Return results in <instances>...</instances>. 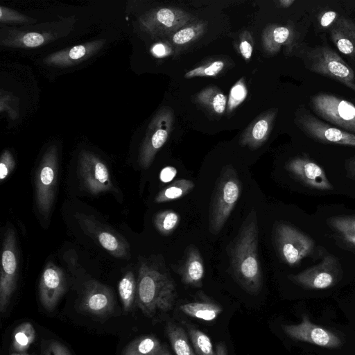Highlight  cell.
I'll use <instances>...</instances> for the list:
<instances>
[{"label":"cell","instance_id":"6da1fadb","mask_svg":"<svg viewBox=\"0 0 355 355\" xmlns=\"http://www.w3.org/2000/svg\"><path fill=\"white\" fill-rule=\"evenodd\" d=\"M258 225L252 209L243 223L231 250V264L239 283L248 293H259L262 284L257 254Z\"/></svg>","mask_w":355,"mask_h":355},{"label":"cell","instance_id":"7a4b0ae2","mask_svg":"<svg viewBox=\"0 0 355 355\" xmlns=\"http://www.w3.org/2000/svg\"><path fill=\"white\" fill-rule=\"evenodd\" d=\"M137 304L147 316L157 312L172 309L177 292L170 276L155 266L146 262L141 263L137 288Z\"/></svg>","mask_w":355,"mask_h":355},{"label":"cell","instance_id":"3957f363","mask_svg":"<svg viewBox=\"0 0 355 355\" xmlns=\"http://www.w3.org/2000/svg\"><path fill=\"white\" fill-rule=\"evenodd\" d=\"M242 185L236 172L232 166L220 173L211 200L209 231L220 232L228 219L241 193Z\"/></svg>","mask_w":355,"mask_h":355},{"label":"cell","instance_id":"277c9868","mask_svg":"<svg viewBox=\"0 0 355 355\" xmlns=\"http://www.w3.org/2000/svg\"><path fill=\"white\" fill-rule=\"evenodd\" d=\"M303 60L309 71L335 80L355 92V72L331 47L308 46Z\"/></svg>","mask_w":355,"mask_h":355},{"label":"cell","instance_id":"5b68a950","mask_svg":"<svg viewBox=\"0 0 355 355\" xmlns=\"http://www.w3.org/2000/svg\"><path fill=\"white\" fill-rule=\"evenodd\" d=\"M309 106L320 118L343 130L355 134V104L332 94L320 92L310 97Z\"/></svg>","mask_w":355,"mask_h":355},{"label":"cell","instance_id":"8992f818","mask_svg":"<svg viewBox=\"0 0 355 355\" xmlns=\"http://www.w3.org/2000/svg\"><path fill=\"white\" fill-rule=\"evenodd\" d=\"M58 153L55 148L44 155L37 168L35 198L40 213L44 217L51 214L55 201L58 182Z\"/></svg>","mask_w":355,"mask_h":355},{"label":"cell","instance_id":"52a82bcc","mask_svg":"<svg viewBox=\"0 0 355 355\" xmlns=\"http://www.w3.org/2000/svg\"><path fill=\"white\" fill-rule=\"evenodd\" d=\"M18 255L15 233L9 227L4 234L0 275V311L7 309L16 288L18 277Z\"/></svg>","mask_w":355,"mask_h":355},{"label":"cell","instance_id":"ba28073f","mask_svg":"<svg viewBox=\"0 0 355 355\" xmlns=\"http://www.w3.org/2000/svg\"><path fill=\"white\" fill-rule=\"evenodd\" d=\"M275 239L281 258L290 266L298 263L313 249V241L310 237L288 224L277 225Z\"/></svg>","mask_w":355,"mask_h":355},{"label":"cell","instance_id":"9c48e42d","mask_svg":"<svg viewBox=\"0 0 355 355\" xmlns=\"http://www.w3.org/2000/svg\"><path fill=\"white\" fill-rule=\"evenodd\" d=\"M297 123L300 129L315 141L328 144L355 147V134L351 133L320 120L309 110H302Z\"/></svg>","mask_w":355,"mask_h":355},{"label":"cell","instance_id":"30bf717a","mask_svg":"<svg viewBox=\"0 0 355 355\" xmlns=\"http://www.w3.org/2000/svg\"><path fill=\"white\" fill-rule=\"evenodd\" d=\"M78 175L84 188L93 195L115 191L107 166L90 152L80 153Z\"/></svg>","mask_w":355,"mask_h":355},{"label":"cell","instance_id":"8fae6325","mask_svg":"<svg viewBox=\"0 0 355 355\" xmlns=\"http://www.w3.org/2000/svg\"><path fill=\"white\" fill-rule=\"evenodd\" d=\"M76 217L82 230L96 240L110 254L120 259L130 257V245L121 235L92 216L78 214Z\"/></svg>","mask_w":355,"mask_h":355},{"label":"cell","instance_id":"7c38bea8","mask_svg":"<svg viewBox=\"0 0 355 355\" xmlns=\"http://www.w3.org/2000/svg\"><path fill=\"white\" fill-rule=\"evenodd\" d=\"M338 263L336 258L329 255L318 265L290 276L291 280L307 289H325L338 281Z\"/></svg>","mask_w":355,"mask_h":355},{"label":"cell","instance_id":"4fadbf2b","mask_svg":"<svg viewBox=\"0 0 355 355\" xmlns=\"http://www.w3.org/2000/svg\"><path fill=\"white\" fill-rule=\"evenodd\" d=\"M284 333L293 339L327 348H336L342 345L340 337L334 332L311 322L304 315L300 323L282 325Z\"/></svg>","mask_w":355,"mask_h":355},{"label":"cell","instance_id":"5bb4252c","mask_svg":"<svg viewBox=\"0 0 355 355\" xmlns=\"http://www.w3.org/2000/svg\"><path fill=\"white\" fill-rule=\"evenodd\" d=\"M66 281L62 268L52 262L46 264L42 271L39 295L44 308L52 311L65 291Z\"/></svg>","mask_w":355,"mask_h":355},{"label":"cell","instance_id":"9a60e30c","mask_svg":"<svg viewBox=\"0 0 355 355\" xmlns=\"http://www.w3.org/2000/svg\"><path fill=\"white\" fill-rule=\"evenodd\" d=\"M286 169L295 178L311 188L328 191L333 189L323 169L306 157H296L286 164Z\"/></svg>","mask_w":355,"mask_h":355},{"label":"cell","instance_id":"2e32d148","mask_svg":"<svg viewBox=\"0 0 355 355\" xmlns=\"http://www.w3.org/2000/svg\"><path fill=\"white\" fill-rule=\"evenodd\" d=\"M114 306V296L109 287L97 282H92L86 285L80 303L84 311L105 315L113 310Z\"/></svg>","mask_w":355,"mask_h":355},{"label":"cell","instance_id":"e0dca14e","mask_svg":"<svg viewBox=\"0 0 355 355\" xmlns=\"http://www.w3.org/2000/svg\"><path fill=\"white\" fill-rule=\"evenodd\" d=\"M175 270L185 285L196 288L202 286L205 273L204 264L200 253L196 246L191 245L187 248L184 259Z\"/></svg>","mask_w":355,"mask_h":355},{"label":"cell","instance_id":"ac0fdd59","mask_svg":"<svg viewBox=\"0 0 355 355\" xmlns=\"http://www.w3.org/2000/svg\"><path fill=\"white\" fill-rule=\"evenodd\" d=\"M329 30L331 40L336 49L355 62V22L340 16Z\"/></svg>","mask_w":355,"mask_h":355},{"label":"cell","instance_id":"d6986e66","mask_svg":"<svg viewBox=\"0 0 355 355\" xmlns=\"http://www.w3.org/2000/svg\"><path fill=\"white\" fill-rule=\"evenodd\" d=\"M180 309L184 314L205 321L215 320L222 312L221 306L209 302H190L181 305Z\"/></svg>","mask_w":355,"mask_h":355},{"label":"cell","instance_id":"ffe728a7","mask_svg":"<svg viewBox=\"0 0 355 355\" xmlns=\"http://www.w3.org/2000/svg\"><path fill=\"white\" fill-rule=\"evenodd\" d=\"M162 346L153 336H143L129 343L123 349V355H155Z\"/></svg>","mask_w":355,"mask_h":355},{"label":"cell","instance_id":"44dd1931","mask_svg":"<svg viewBox=\"0 0 355 355\" xmlns=\"http://www.w3.org/2000/svg\"><path fill=\"white\" fill-rule=\"evenodd\" d=\"M193 187V182L189 180H177L162 189L155 196V202L163 203L181 198L188 194Z\"/></svg>","mask_w":355,"mask_h":355},{"label":"cell","instance_id":"7402d4cb","mask_svg":"<svg viewBox=\"0 0 355 355\" xmlns=\"http://www.w3.org/2000/svg\"><path fill=\"white\" fill-rule=\"evenodd\" d=\"M166 332L176 355H196L182 327L169 322Z\"/></svg>","mask_w":355,"mask_h":355},{"label":"cell","instance_id":"603a6c76","mask_svg":"<svg viewBox=\"0 0 355 355\" xmlns=\"http://www.w3.org/2000/svg\"><path fill=\"white\" fill-rule=\"evenodd\" d=\"M329 225L340 238L355 246V216H335L329 219Z\"/></svg>","mask_w":355,"mask_h":355},{"label":"cell","instance_id":"cb8c5ba5","mask_svg":"<svg viewBox=\"0 0 355 355\" xmlns=\"http://www.w3.org/2000/svg\"><path fill=\"white\" fill-rule=\"evenodd\" d=\"M35 338L34 327L28 322L18 325L13 332V349L19 352H26Z\"/></svg>","mask_w":355,"mask_h":355},{"label":"cell","instance_id":"d4e9b609","mask_svg":"<svg viewBox=\"0 0 355 355\" xmlns=\"http://www.w3.org/2000/svg\"><path fill=\"white\" fill-rule=\"evenodd\" d=\"M137 284L132 272H128L119 283V294L125 311H129L135 302Z\"/></svg>","mask_w":355,"mask_h":355},{"label":"cell","instance_id":"484cf974","mask_svg":"<svg viewBox=\"0 0 355 355\" xmlns=\"http://www.w3.org/2000/svg\"><path fill=\"white\" fill-rule=\"evenodd\" d=\"M180 220V218L178 213L172 210H166L156 214L154 225L160 234L168 235L175 230Z\"/></svg>","mask_w":355,"mask_h":355},{"label":"cell","instance_id":"4316f807","mask_svg":"<svg viewBox=\"0 0 355 355\" xmlns=\"http://www.w3.org/2000/svg\"><path fill=\"white\" fill-rule=\"evenodd\" d=\"M189 335L197 355H216L210 338L203 331L188 327Z\"/></svg>","mask_w":355,"mask_h":355},{"label":"cell","instance_id":"83f0119b","mask_svg":"<svg viewBox=\"0 0 355 355\" xmlns=\"http://www.w3.org/2000/svg\"><path fill=\"white\" fill-rule=\"evenodd\" d=\"M15 166V162L12 154L5 150L0 160V180L3 181L6 179L13 171Z\"/></svg>","mask_w":355,"mask_h":355},{"label":"cell","instance_id":"f1b7e54d","mask_svg":"<svg viewBox=\"0 0 355 355\" xmlns=\"http://www.w3.org/2000/svg\"><path fill=\"white\" fill-rule=\"evenodd\" d=\"M44 355H71L62 343L56 340H48L42 344Z\"/></svg>","mask_w":355,"mask_h":355},{"label":"cell","instance_id":"f546056e","mask_svg":"<svg viewBox=\"0 0 355 355\" xmlns=\"http://www.w3.org/2000/svg\"><path fill=\"white\" fill-rule=\"evenodd\" d=\"M87 53V49L84 45H78L72 47L68 52L67 55H56L55 56H53L52 58L53 62H66L69 60H78L83 56L85 55Z\"/></svg>","mask_w":355,"mask_h":355},{"label":"cell","instance_id":"4dcf8cb0","mask_svg":"<svg viewBox=\"0 0 355 355\" xmlns=\"http://www.w3.org/2000/svg\"><path fill=\"white\" fill-rule=\"evenodd\" d=\"M338 13L334 10H327L319 16V24L321 27L330 28L339 18Z\"/></svg>","mask_w":355,"mask_h":355},{"label":"cell","instance_id":"1f68e13d","mask_svg":"<svg viewBox=\"0 0 355 355\" xmlns=\"http://www.w3.org/2000/svg\"><path fill=\"white\" fill-rule=\"evenodd\" d=\"M291 30L285 26H278L272 32L274 42L278 44H282L287 42L291 37Z\"/></svg>","mask_w":355,"mask_h":355},{"label":"cell","instance_id":"d6a6232c","mask_svg":"<svg viewBox=\"0 0 355 355\" xmlns=\"http://www.w3.org/2000/svg\"><path fill=\"white\" fill-rule=\"evenodd\" d=\"M194 35V31L191 28H187L177 32L173 35V40L177 44H183L193 39Z\"/></svg>","mask_w":355,"mask_h":355},{"label":"cell","instance_id":"836d02e7","mask_svg":"<svg viewBox=\"0 0 355 355\" xmlns=\"http://www.w3.org/2000/svg\"><path fill=\"white\" fill-rule=\"evenodd\" d=\"M268 130V123L266 120L261 119L256 123L252 131V135L255 141H261L266 136Z\"/></svg>","mask_w":355,"mask_h":355},{"label":"cell","instance_id":"e575fe53","mask_svg":"<svg viewBox=\"0 0 355 355\" xmlns=\"http://www.w3.org/2000/svg\"><path fill=\"white\" fill-rule=\"evenodd\" d=\"M44 41V37L38 33H28L22 37L23 43L28 47H35L41 45Z\"/></svg>","mask_w":355,"mask_h":355},{"label":"cell","instance_id":"d590c367","mask_svg":"<svg viewBox=\"0 0 355 355\" xmlns=\"http://www.w3.org/2000/svg\"><path fill=\"white\" fill-rule=\"evenodd\" d=\"M157 19L161 24L167 27H171L173 24L175 15L171 10L162 8L157 12Z\"/></svg>","mask_w":355,"mask_h":355},{"label":"cell","instance_id":"8d00e7d4","mask_svg":"<svg viewBox=\"0 0 355 355\" xmlns=\"http://www.w3.org/2000/svg\"><path fill=\"white\" fill-rule=\"evenodd\" d=\"M230 94L232 99L235 101L236 104L244 99L246 96V90L242 84L238 83L232 87Z\"/></svg>","mask_w":355,"mask_h":355},{"label":"cell","instance_id":"74e56055","mask_svg":"<svg viewBox=\"0 0 355 355\" xmlns=\"http://www.w3.org/2000/svg\"><path fill=\"white\" fill-rule=\"evenodd\" d=\"M224 67V63L221 61H216L211 63L209 67L204 69L202 76H214L218 73Z\"/></svg>","mask_w":355,"mask_h":355},{"label":"cell","instance_id":"f35d334b","mask_svg":"<svg viewBox=\"0 0 355 355\" xmlns=\"http://www.w3.org/2000/svg\"><path fill=\"white\" fill-rule=\"evenodd\" d=\"M226 97L221 93L217 94L213 101V107L216 112L222 113L225 110Z\"/></svg>","mask_w":355,"mask_h":355},{"label":"cell","instance_id":"ab89813d","mask_svg":"<svg viewBox=\"0 0 355 355\" xmlns=\"http://www.w3.org/2000/svg\"><path fill=\"white\" fill-rule=\"evenodd\" d=\"M177 173L176 168L173 166L164 168L159 174V178L163 182H168L172 180Z\"/></svg>","mask_w":355,"mask_h":355},{"label":"cell","instance_id":"60d3db41","mask_svg":"<svg viewBox=\"0 0 355 355\" xmlns=\"http://www.w3.org/2000/svg\"><path fill=\"white\" fill-rule=\"evenodd\" d=\"M345 168L347 176L355 180V155L346 161Z\"/></svg>","mask_w":355,"mask_h":355},{"label":"cell","instance_id":"b9f144b4","mask_svg":"<svg viewBox=\"0 0 355 355\" xmlns=\"http://www.w3.org/2000/svg\"><path fill=\"white\" fill-rule=\"evenodd\" d=\"M240 51L245 59H249L252 55V47L248 42L243 41L240 44Z\"/></svg>","mask_w":355,"mask_h":355},{"label":"cell","instance_id":"7bdbcfd3","mask_svg":"<svg viewBox=\"0 0 355 355\" xmlns=\"http://www.w3.org/2000/svg\"><path fill=\"white\" fill-rule=\"evenodd\" d=\"M152 52L157 57H162L166 55V50L164 44H157L153 47Z\"/></svg>","mask_w":355,"mask_h":355},{"label":"cell","instance_id":"ee69618b","mask_svg":"<svg viewBox=\"0 0 355 355\" xmlns=\"http://www.w3.org/2000/svg\"><path fill=\"white\" fill-rule=\"evenodd\" d=\"M203 70H204V69L202 67L196 68V69L189 71L188 73H187L185 74V77L186 78H191V77H194L196 76H202Z\"/></svg>","mask_w":355,"mask_h":355},{"label":"cell","instance_id":"f6af8a7d","mask_svg":"<svg viewBox=\"0 0 355 355\" xmlns=\"http://www.w3.org/2000/svg\"><path fill=\"white\" fill-rule=\"evenodd\" d=\"M216 355H227L225 345L223 343H218L216 347Z\"/></svg>","mask_w":355,"mask_h":355},{"label":"cell","instance_id":"bcb514c9","mask_svg":"<svg viewBox=\"0 0 355 355\" xmlns=\"http://www.w3.org/2000/svg\"><path fill=\"white\" fill-rule=\"evenodd\" d=\"M295 1L293 0H281L279 1V3L282 6L287 8L291 6Z\"/></svg>","mask_w":355,"mask_h":355},{"label":"cell","instance_id":"7dc6e473","mask_svg":"<svg viewBox=\"0 0 355 355\" xmlns=\"http://www.w3.org/2000/svg\"><path fill=\"white\" fill-rule=\"evenodd\" d=\"M155 355H171V354L165 347H162L159 351Z\"/></svg>","mask_w":355,"mask_h":355},{"label":"cell","instance_id":"c3c4849f","mask_svg":"<svg viewBox=\"0 0 355 355\" xmlns=\"http://www.w3.org/2000/svg\"><path fill=\"white\" fill-rule=\"evenodd\" d=\"M10 355H25V354H18V353H12Z\"/></svg>","mask_w":355,"mask_h":355}]
</instances>
